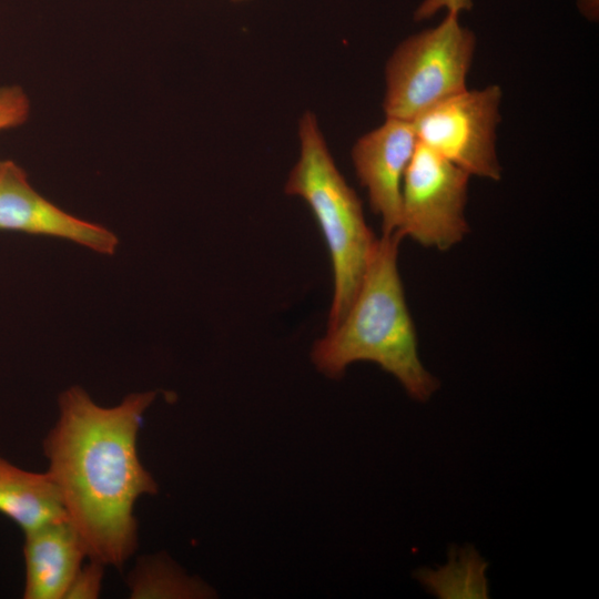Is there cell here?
I'll list each match as a JSON object with an SVG mask.
<instances>
[{
	"label": "cell",
	"mask_w": 599,
	"mask_h": 599,
	"mask_svg": "<svg viewBox=\"0 0 599 599\" xmlns=\"http://www.w3.org/2000/svg\"><path fill=\"white\" fill-rule=\"evenodd\" d=\"M233 1H245V0H233Z\"/></svg>",
	"instance_id": "2e32d148"
},
{
	"label": "cell",
	"mask_w": 599,
	"mask_h": 599,
	"mask_svg": "<svg viewBox=\"0 0 599 599\" xmlns=\"http://www.w3.org/2000/svg\"><path fill=\"white\" fill-rule=\"evenodd\" d=\"M30 113V101L19 85L0 87V131L21 125Z\"/></svg>",
	"instance_id": "4fadbf2b"
},
{
	"label": "cell",
	"mask_w": 599,
	"mask_h": 599,
	"mask_svg": "<svg viewBox=\"0 0 599 599\" xmlns=\"http://www.w3.org/2000/svg\"><path fill=\"white\" fill-rule=\"evenodd\" d=\"M501 90L489 85L457 93L423 112L414 121L418 143L470 176L498 181L496 153Z\"/></svg>",
	"instance_id": "8992f818"
},
{
	"label": "cell",
	"mask_w": 599,
	"mask_h": 599,
	"mask_svg": "<svg viewBox=\"0 0 599 599\" xmlns=\"http://www.w3.org/2000/svg\"><path fill=\"white\" fill-rule=\"evenodd\" d=\"M449 11L436 28L403 41L386 65V118L413 122L426 110L465 91L475 50L474 33Z\"/></svg>",
	"instance_id": "277c9868"
},
{
	"label": "cell",
	"mask_w": 599,
	"mask_h": 599,
	"mask_svg": "<svg viewBox=\"0 0 599 599\" xmlns=\"http://www.w3.org/2000/svg\"><path fill=\"white\" fill-rule=\"evenodd\" d=\"M26 599H62L87 552L80 536L65 519L24 532Z\"/></svg>",
	"instance_id": "9c48e42d"
},
{
	"label": "cell",
	"mask_w": 599,
	"mask_h": 599,
	"mask_svg": "<svg viewBox=\"0 0 599 599\" xmlns=\"http://www.w3.org/2000/svg\"><path fill=\"white\" fill-rule=\"evenodd\" d=\"M104 565L90 559V562L81 566L70 585L65 598L68 599H95L102 588Z\"/></svg>",
	"instance_id": "5bb4252c"
},
{
	"label": "cell",
	"mask_w": 599,
	"mask_h": 599,
	"mask_svg": "<svg viewBox=\"0 0 599 599\" xmlns=\"http://www.w3.org/2000/svg\"><path fill=\"white\" fill-rule=\"evenodd\" d=\"M156 392L132 393L112 407L81 387L59 397V417L43 441L47 473L87 557L121 568L138 547L134 505L158 485L138 454L143 415Z\"/></svg>",
	"instance_id": "6da1fadb"
},
{
	"label": "cell",
	"mask_w": 599,
	"mask_h": 599,
	"mask_svg": "<svg viewBox=\"0 0 599 599\" xmlns=\"http://www.w3.org/2000/svg\"><path fill=\"white\" fill-rule=\"evenodd\" d=\"M300 156L285 184V193L302 197L324 235L333 267V298L327 328L347 312L361 285L377 242L362 203L337 169L315 114L298 122Z\"/></svg>",
	"instance_id": "3957f363"
},
{
	"label": "cell",
	"mask_w": 599,
	"mask_h": 599,
	"mask_svg": "<svg viewBox=\"0 0 599 599\" xmlns=\"http://www.w3.org/2000/svg\"><path fill=\"white\" fill-rule=\"evenodd\" d=\"M470 175L418 143L406 169L395 233L446 251L469 231L465 217Z\"/></svg>",
	"instance_id": "5b68a950"
},
{
	"label": "cell",
	"mask_w": 599,
	"mask_h": 599,
	"mask_svg": "<svg viewBox=\"0 0 599 599\" xmlns=\"http://www.w3.org/2000/svg\"><path fill=\"white\" fill-rule=\"evenodd\" d=\"M0 230L71 241L112 255L118 236L99 224L69 214L38 193L16 162L0 161Z\"/></svg>",
	"instance_id": "52a82bcc"
},
{
	"label": "cell",
	"mask_w": 599,
	"mask_h": 599,
	"mask_svg": "<svg viewBox=\"0 0 599 599\" xmlns=\"http://www.w3.org/2000/svg\"><path fill=\"white\" fill-rule=\"evenodd\" d=\"M417 145L413 122L386 118L353 146L357 177L367 190L372 210L382 219L384 234L398 227L403 180Z\"/></svg>",
	"instance_id": "ba28073f"
},
{
	"label": "cell",
	"mask_w": 599,
	"mask_h": 599,
	"mask_svg": "<svg viewBox=\"0 0 599 599\" xmlns=\"http://www.w3.org/2000/svg\"><path fill=\"white\" fill-rule=\"evenodd\" d=\"M402 237L377 238L361 285L343 318L313 346L312 361L331 378L368 361L392 374L415 400L427 402L439 380L423 365L397 266Z\"/></svg>",
	"instance_id": "7a4b0ae2"
},
{
	"label": "cell",
	"mask_w": 599,
	"mask_h": 599,
	"mask_svg": "<svg viewBox=\"0 0 599 599\" xmlns=\"http://www.w3.org/2000/svg\"><path fill=\"white\" fill-rule=\"evenodd\" d=\"M131 598H210L213 590L202 580L191 578L170 558L145 557L128 578Z\"/></svg>",
	"instance_id": "8fae6325"
},
{
	"label": "cell",
	"mask_w": 599,
	"mask_h": 599,
	"mask_svg": "<svg viewBox=\"0 0 599 599\" xmlns=\"http://www.w3.org/2000/svg\"><path fill=\"white\" fill-rule=\"evenodd\" d=\"M443 6H447L450 9V11L451 10L458 11L459 9H463V8H469L471 6V1L470 0H426L424 4L416 12V17L418 19L428 17Z\"/></svg>",
	"instance_id": "9a60e30c"
},
{
	"label": "cell",
	"mask_w": 599,
	"mask_h": 599,
	"mask_svg": "<svg viewBox=\"0 0 599 599\" xmlns=\"http://www.w3.org/2000/svg\"><path fill=\"white\" fill-rule=\"evenodd\" d=\"M486 566L474 549H460L450 554L446 566L419 570L416 578L440 598H487Z\"/></svg>",
	"instance_id": "7c38bea8"
},
{
	"label": "cell",
	"mask_w": 599,
	"mask_h": 599,
	"mask_svg": "<svg viewBox=\"0 0 599 599\" xmlns=\"http://www.w3.org/2000/svg\"><path fill=\"white\" fill-rule=\"evenodd\" d=\"M0 512L23 532L68 519L59 489L47 471H28L1 457Z\"/></svg>",
	"instance_id": "30bf717a"
}]
</instances>
